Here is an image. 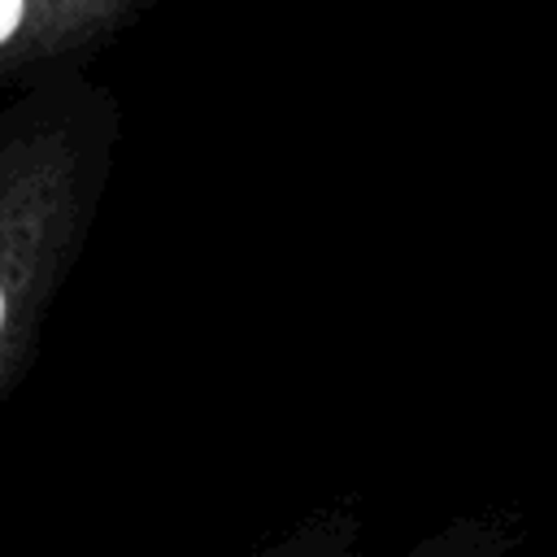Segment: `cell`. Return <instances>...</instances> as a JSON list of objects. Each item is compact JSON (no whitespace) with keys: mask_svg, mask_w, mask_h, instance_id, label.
Returning <instances> with one entry per match:
<instances>
[{"mask_svg":"<svg viewBox=\"0 0 557 557\" xmlns=\"http://www.w3.org/2000/svg\"><path fill=\"white\" fill-rule=\"evenodd\" d=\"M22 13H26V0H0V44H4V39L17 30Z\"/></svg>","mask_w":557,"mask_h":557,"instance_id":"obj_1","label":"cell"},{"mask_svg":"<svg viewBox=\"0 0 557 557\" xmlns=\"http://www.w3.org/2000/svg\"><path fill=\"white\" fill-rule=\"evenodd\" d=\"M0 326H4V292H0Z\"/></svg>","mask_w":557,"mask_h":557,"instance_id":"obj_2","label":"cell"}]
</instances>
